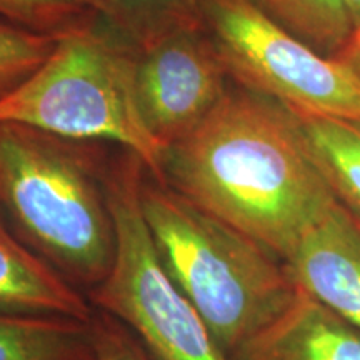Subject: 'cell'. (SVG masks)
<instances>
[{
  "instance_id": "1",
  "label": "cell",
  "mask_w": 360,
  "mask_h": 360,
  "mask_svg": "<svg viewBox=\"0 0 360 360\" xmlns=\"http://www.w3.org/2000/svg\"><path fill=\"white\" fill-rule=\"evenodd\" d=\"M159 180L283 264L339 202L297 117L244 87L165 148Z\"/></svg>"
},
{
  "instance_id": "2",
  "label": "cell",
  "mask_w": 360,
  "mask_h": 360,
  "mask_svg": "<svg viewBox=\"0 0 360 360\" xmlns=\"http://www.w3.org/2000/svg\"><path fill=\"white\" fill-rule=\"evenodd\" d=\"M107 174L92 143L0 122V209L13 236L87 294L117 252Z\"/></svg>"
},
{
  "instance_id": "3",
  "label": "cell",
  "mask_w": 360,
  "mask_h": 360,
  "mask_svg": "<svg viewBox=\"0 0 360 360\" xmlns=\"http://www.w3.org/2000/svg\"><path fill=\"white\" fill-rule=\"evenodd\" d=\"M141 205L165 272L231 359L299 295L281 259L148 172Z\"/></svg>"
},
{
  "instance_id": "4",
  "label": "cell",
  "mask_w": 360,
  "mask_h": 360,
  "mask_svg": "<svg viewBox=\"0 0 360 360\" xmlns=\"http://www.w3.org/2000/svg\"><path fill=\"white\" fill-rule=\"evenodd\" d=\"M135 74L137 49L96 17L57 35L44 64L0 97V122L74 142L114 143L159 179L165 150L143 122Z\"/></svg>"
},
{
  "instance_id": "5",
  "label": "cell",
  "mask_w": 360,
  "mask_h": 360,
  "mask_svg": "<svg viewBox=\"0 0 360 360\" xmlns=\"http://www.w3.org/2000/svg\"><path fill=\"white\" fill-rule=\"evenodd\" d=\"M143 174L129 152L107 174L117 252L109 276L89 292L90 304L122 323L152 360H232L157 255L141 205Z\"/></svg>"
},
{
  "instance_id": "6",
  "label": "cell",
  "mask_w": 360,
  "mask_h": 360,
  "mask_svg": "<svg viewBox=\"0 0 360 360\" xmlns=\"http://www.w3.org/2000/svg\"><path fill=\"white\" fill-rule=\"evenodd\" d=\"M215 52L242 87L295 115L360 122V79L269 17L254 0H197Z\"/></svg>"
},
{
  "instance_id": "7",
  "label": "cell",
  "mask_w": 360,
  "mask_h": 360,
  "mask_svg": "<svg viewBox=\"0 0 360 360\" xmlns=\"http://www.w3.org/2000/svg\"><path fill=\"white\" fill-rule=\"evenodd\" d=\"M227 70L202 20L137 49V97L148 132L164 147L186 139L227 94Z\"/></svg>"
},
{
  "instance_id": "8",
  "label": "cell",
  "mask_w": 360,
  "mask_h": 360,
  "mask_svg": "<svg viewBox=\"0 0 360 360\" xmlns=\"http://www.w3.org/2000/svg\"><path fill=\"white\" fill-rule=\"evenodd\" d=\"M300 290L360 330V222L339 202L285 262Z\"/></svg>"
},
{
  "instance_id": "9",
  "label": "cell",
  "mask_w": 360,
  "mask_h": 360,
  "mask_svg": "<svg viewBox=\"0 0 360 360\" xmlns=\"http://www.w3.org/2000/svg\"><path fill=\"white\" fill-rule=\"evenodd\" d=\"M232 360H360V330L299 290L290 307Z\"/></svg>"
},
{
  "instance_id": "10",
  "label": "cell",
  "mask_w": 360,
  "mask_h": 360,
  "mask_svg": "<svg viewBox=\"0 0 360 360\" xmlns=\"http://www.w3.org/2000/svg\"><path fill=\"white\" fill-rule=\"evenodd\" d=\"M0 315L90 322L96 309L82 290L0 222Z\"/></svg>"
},
{
  "instance_id": "11",
  "label": "cell",
  "mask_w": 360,
  "mask_h": 360,
  "mask_svg": "<svg viewBox=\"0 0 360 360\" xmlns=\"http://www.w3.org/2000/svg\"><path fill=\"white\" fill-rule=\"evenodd\" d=\"M295 117L335 199L360 222V122L322 115Z\"/></svg>"
},
{
  "instance_id": "12",
  "label": "cell",
  "mask_w": 360,
  "mask_h": 360,
  "mask_svg": "<svg viewBox=\"0 0 360 360\" xmlns=\"http://www.w3.org/2000/svg\"><path fill=\"white\" fill-rule=\"evenodd\" d=\"M0 360H94L92 321L0 315Z\"/></svg>"
},
{
  "instance_id": "13",
  "label": "cell",
  "mask_w": 360,
  "mask_h": 360,
  "mask_svg": "<svg viewBox=\"0 0 360 360\" xmlns=\"http://www.w3.org/2000/svg\"><path fill=\"white\" fill-rule=\"evenodd\" d=\"M102 24L134 49L200 19L197 0H84Z\"/></svg>"
},
{
  "instance_id": "14",
  "label": "cell",
  "mask_w": 360,
  "mask_h": 360,
  "mask_svg": "<svg viewBox=\"0 0 360 360\" xmlns=\"http://www.w3.org/2000/svg\"><path fill=\"white\" fill-rule=\"evenodd\" d=\"M278 25L326 57H335L354 35L342 0H254Z\"/></svg>"
},
{
  "instance_id": "15",
  "label": "cell",
  "mask_w": 360,
  "mask_h": 360,
  "mask_svg": "<svg viewBox=\"0 0 360 360\" xmlns=\"http://www.w3.org/2000/svg\"><path fill=\"white\" fill-rule=\"evenodd\" d=\"M57 35L40 34L0 19V97L29 79L51 56Z\"/></svg>"
},
{
  "instance_id": "16",
  "label": "cell",
  "mask_w": 360,
  "mask_h": 360,
  "mask_svg": "<svg viewBox=\"0 0 360 360\" xmlns=\"http://www.w3.org/2000/svg\"><path fill=\"white\" fill-rule=\"evenodd\" d=\"M0 19L34 32L60 35L96 15L84 0H0Z\"/></svg>"
},
{
  "instance_id": "17",
  "label": "cell",
  "mask_w": 360,
  "mask_h": 360,
  "mask_svg": "<svg viewBox=\"0 0 360 360\" xmlns=\"http://www.w3.org/2000/svg\"><path fill=\"white\" fill-rule=\"evenodd\" d=\"M92 334L94 360H152L122 323L98 310L92 319Z\"/></svg>"
},
{
  "instance_id": "18",
  "label": "cell",
  "mask_w": 360,
  "mask_h": 360,
  "mask_svg": "<svg viewBox=\"0 0 360 360\" xmlns=\"http://www.w3.org/2000/svg\"><path fill=\"white\" fill-rule=\"evenodd\" d=\"M337 60L347 65L350 70L360 79V32H355L349 44L334 57Z\"/></svg>"
},
{
  "instance_id": "19",
  "label": "cell",
  "mask_w": 360,
  "mask_h": 360,
  "mask_svg": "<svg viewBox=\"0 0 360 360\" xmlns=\"http://www.w3.org/2000/svg\"><path fill=\"white\" fill-rule=\"evenodd\" d=\"M342 2L349 13L350 22H352L354 34L360 32V0H342Z\"/></svg>"
}]
</instances>
